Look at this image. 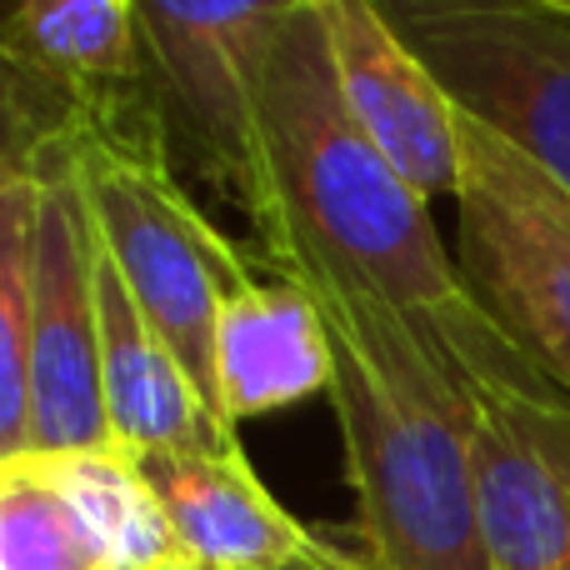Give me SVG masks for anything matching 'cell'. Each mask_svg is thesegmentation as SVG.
Here are the masks:
<instances>
[{
	"label": "cell",
	"mask_w": 570,
	"mask_h": 570,
	"mask_svg": "<svg viewBox=\"0 0 570 570\" xmlns=\"http://www.w3.org/2000/svg\"><path fill=\"white\" fill-rule=\"evenodd\" d=\"M250 240L325 321L395 325L465 395L551 385L481 311L445 250L431 200L361 136L331 70L315 6L271 40L250 86Z\"/></svg>",
	"instance_id": "6da1fadb"
},
{
	"label": "cell",
	"mask_w": 570,
	"mask_h": 570,
	"mask_svg": "<svg viewBox=\"0 0 570 570\" xmlns=\"http://www.w3.org/2000/svg\"><path fill=\"white\" fill-rule=\"evenodd\" d=\"M325 325L365 570H495L471 461V395L395 325Z\"/></svg>",
	"instance_id": "7a4b0ae2"
},
{
	"label": "cell",
	"mask_w": 570,
	"mask_h": 570,
	"mask_svg": "<svg viewBox=\"0 0 570 570\" xmlns=\"http://www.w3.org/2000/svg\"><path fill=\"white\" fill-rule=\"evenodd\" d=\"M76 156L90 216L126 291L216 405V321L261 261L226 240L190 200L146 106L76 110Z\"/></svg>",
	"instance_id": "3957f363"
},
{
	"label": "cell",
	"mask_w": 570,
	"mask_h": 570,
	"mask_svg": "<svg viewBox=\"0 0 570 570\" xmlns=\"http://www.w3.org/2000/svg\"><path fill=\"white\" fill-rule=\"evenodd\" d=\"M455 261L481 311L570 395V190L525 150L461 116Z\"/></svg>",
	"instance_id": "277c9868"
},
{
	"label": "cell",
	"mask_w": 570,
	"mask_h": 570,
	"mask_svg": "<svg viewBox=\"0 0 570 570\" xmlns=\"http://www.w3.org/2000/svg\"><path fill=\"white\" fill-rule=\"evenodd\" d=\"M140 100L180 176L250 210V86L271 40L315 0H130Z\"/></svg>",
	"instance_id": "5b68a950"
},
{
	"label": "cell",
	"mask_w": 570,
	"mask_h": 570,
	"mask_svg": "<svg viewBox=\"0 0 570 570\" xmlns=\"http://www.w3.org/2000/svg\"><path fill=\"white\" fill-rule=\"evenodd\" d=\"M461 116L570 190V0H375Z\"/></svg>",
	"instance_id": "8992f818"
},
{
	"label": "cell",
	"mask_w": 570,
	"mask_h": 570,
	"mask_svg": "<svg viewBox=\"0 0 570 570\" xmlns=\"http://www.w3.org/2000/svg\"><path fill=\"white\" fill-rule=\"evenodd\" d=\"M36 281H30V451L110 441L100 395L96 216L76 156V116L36 160Z\"/></svg>",
	"instance_id": "52a82bcc"
},
{
	"label": "cell",
	"mask_w": 570,
	"mask_h": 570,
	"mask_svg": "<svg viewBox=\"0 0 570 570\" xmlns=\"http://www.w3.org/2000/svg\"><path fill=\"white\" fill-rule=\"evenodd\" d=\"M471 461L495 570H570V395L495 385L471 401Z\"/></svg>",
	"instance_id": "ba28073f"
},
{
	"label": "cell",
	"mask_w": 570,
	"mask_h": 570,
	"mask_svg": "<svg viewBox=\"0 0 570 570\" xmlns=\"http://www.w3.org/2000/svg\"><path fill=\"white\" fill-rule=\"evenodd\" d=\"M331 40V70L361 136L425 200H455L461 186V110L391 30L375 0H315Z\"/></svg>",
	"instance_id": "9c48e42d"
},
{
	"label": "cell",
	"mask_w": 570,
	"mask_h": 570,
	"mask_svg": "<svg viewBox=\"0 0 570 570\" xmlns=\"http://www.w3.org/2000/svg\"><path fill=\"white\" fill-rule=\"evenodd\" d=\"M96 301H100V395L110 445L130 455L226 451L240 445L236 425L206 401L166 335L146 321L96 230Z\"/></svg>",
	"instance_id": "30bf717a"
},
{
	"label": "cell",
	"mask_w": 570,
	"mask_h": 570,
	"mask_svg": "<svg viewBox=\"0 0 570 570\" xmlns=\"http://www.w3.org/2000/svg\"><path fill=\"white\" fill-rule=\"evenodd\" d=\"M140 465L166 505L186 561L216 570H281L321 541V531L301 525L271 495L240 445L140 455Z\"/></svg>",
	"instance_id": "8fae6325"
},
{
	"label": "cell",
	"mask_w": 570,
	"mask_h": 570,
	"mask_svg": "<svg viewBox=\"0 0 570 570\" xmlns=\"http://www.w3.org/2000/svg\"><path fill=\"white\" fill-rule=\"evenodd\" d=\"M216 411L230 425L331 395L335 341L325 315L295 281L261 276L226 295L216 321Z\"/></svg>",
	"instance_id": "7c38bea8"
},
{
	"label": "cell",
	"mask_w": 570,
	"mask_h": 570,
	"mask_svg": "<svg viewBox=\"0 0 570 570\" xmlns=\"http://www.w3.org/2000/svg\"><path fill=\"white\" fill-rule=\"evenodd\" d=\"M6 36L16 56L76 110L146 106L130 0H16Z\"/></svg>",
	"instance_id": "4fadbf2b"
},
{
	"label": "cell",
	"mask_w": 570,
	"mask_h": 570,
	"mask_svg": "<svg viewBox=\"0 0 570 570\" xmlns=\"http://www.w3.org/2000/svg\"><path fill=\"white\" fill-rule=\"evenodd\" d=\"M46 455V451H40ZM60 491L80 511L90 541L106 570H160L180 561V541L170 531V515L160 505L156 485L146 481L140 455L120 445H90V451L46 455Z\"/></svg>",
	"instance_id": "5bb4252c"
},
{
	"label": "cell",
	"mask_w": 570,
	"mask_h": 570,
	"mask_svg": "<svg viewBox=\"0 0 570 570\" xmlns=\"http://www.w3.org/2000/svg\"><path fill=\"white\" fill-rule=\"evenodd\" d=\"M36 166L0 186V461L30 451V281H36Z\"/></svg>",
	"instance_id": "9a60e30c"
},
{
	"label": "cell",
	"mask_w": 570,
	"mask_h": 570,
	"mask_svg": "<svg viewBox=\"0 0 570 570\" xmlns=\"http://www.w3.org/2000/svg\"><path fill=\"white\" fill-rule=\"evenodd\" d=\"M0 570H106L40 451L0 461Z\"/></svg>",
	"instance_id": "2e32d148"
},
{
	"label": "cell",
	"mask_w": 570,
	"mask_h": 570,
	"mask_svg": "<svg viewBox=\"0 0 570 570\" xmlns=\"http://www.w3.org/2000/svg\"><path fill=\"white\" fill-rule=\"evenodd\" d=\"M70 116L76 106L16 56L6 26H0V186L26 176L40 160L46 140L70 126Z\"/></svg>",
	"instance_id": "e0dca14e"
},
{
	"label": "cell",
	"mask_w": 570,
	"mask_h": 570,
	"mask_svg": "<svg viewBox=\"0 0 570 570\" xmlns=\"http://www.w3.org/2000/svg\"><path fill=\"white\" fill-rule=\"evenodd\" d=\"M281 570H365V561L355 551H345V546H335V541H325V535H321V541H315L301 561H291Z\"/></svg>",
	"instance_id": "ac0fdd59"
},
{
	"label": "cell",
	"mask_w": 570,
	"mask_h": 570,
	"mask_svg": "<svg viewBox=\"0 0 570 570\" xmlns=\"http://www.w3.org/2000/svg\"><path fill=\"white\" fill-rule=\"evenodd\" d=\"M160 570H216V566H200V561H186V556H180V561H170V566H160Z\"/></svg>",
	"instance_id": "d6986e66"
}]
</instances>
